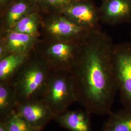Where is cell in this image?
<instances>
[{
	"label": "cell",
	"instance_id": "obj_1",
	"mask_svg": "<svg viewBox=\"0 0 131 131\" xmlns=\"http://www.w3.org/2000/svg\"><path fill=\"white\" fill-rule=\"evenodd\" d=\"M112 39L102 29L80 41L69 70L76 102L91 114L109 115L117 90L113 64Z\"/></svg>",
	"mask_w": 131,
	"mask_h": 131
},
{
	"label": "cell",
	"instance_id": "obj_2",
	"mask_svg": "<svg viewBox=\"0 0 131 131\" xmlns=\"http://www.w3.org/2000/svg\"><path fill=\"white\" fill-rule=\"evenodd\" d=\"M52 70L34 50L27 60L10 81L18 104L40 98Z\"/></svg>",
	"mask_w": 131,
	"mask_h": 131
},
{
	"label": "cell",
	"instance_id": "obj_3",
	"mask_svg": "<svg viewBox=\"0 0 131 131\" xmlns=\"http://www.w3.org/2000/svg\"><path fill=\"white\" fill-rule=\"evenodd\" d=\"M54 116L68 110L76 102L70 74L67 71H52L40 97Z\"/></svg>",
	"mask_w": 131,
	"mask_h": 131
},
{
	"label": "cell",
	"instance_id": "obj_4",
	"mask_svg": "<svg viewBox=\"0 0 131 131\" xmlns=\"http://www.w3.org/2000/svg\"><path fill=\"white\" fill-rule=\"evenodd\" d=\"M80 41H58L40 38L34 50L52 71H69Z\"/></svg>",
	"mask_w": 131,
	"mask_h": 131
},
{
	"label": "cell",
	"instance_id": "obj_5",
	"mask_svg": "<svg viewBox=\"0 0 131 131\" xmlns=\"http://www.w3.org/2000/svg\"><path fill=\"white\" fill-rule=\"evenodd\" d=\"M42 14V38L64 41H79L90 31L80 26L60 12Z\"/></svg>",
	"mask_w": 131,
	"mask_h": 131
},
{
	"label": "cell",
	"instance_id": "obj_6",
	"mask_svg": "<svg viewBox=\"0 0 131 131\" xmlns=\"http://www.w3.org/2000/svg\"><path fill=\"white\" fill-rule=\"evenodd\" d=\"M113 64L121 102L123 108L131 109V43L114 44Z\"/></svg>",
	"mask_w": 131,
	"mask_h": 131
},
{
	"label": "cell",
	"instance_id": "obj_7",
	"mask_svg": "<svg viewBox=\"0 0 131 131\" xmlns=\"http://www.w3.org/2000/svg\"><path fill=\"white\" fill-rule=\"evenodd\" d=\"M59 12L88 30L102 29L99 9L93 0H78Z\"/></svg>",
	"mask_w": 131,
	"mask_h": 131
},
{
	"label": "cell",
	"instance_id": "obj_8",
	"mask_svg": "<svg viewBox=\"0 0 131 131\" xmlns=\"http://www.w3.org/2000/svg\"><path fill=\"white\" fill-rule=\"evenodd\" d=\"M16 113L34 128L41 131L54 118L50 109L41 98L18 103Z\"/></svg>",
	"mask_w": 131,
	"mask_h": 131
},
{
	"label": "cell",
	"instance_id": "obj_9",
	"mask_svg": "<svg viewBox=\"0 0 131 131\" xmlns=\"http://www.w3.org/2000/svg\"><path fill=\"white\" fill-rule=\"evenodd\" d=\"M40 38L10 30L0 32V59L11 53H30Z\"/></svg>",
	"mask_w": 131,
	"mask_h": 131
},
{
	"label": "cell",
	"instance_id": "obj_10",
	"mask_svg": "<svg viewBox=\"0 0 131 131\" xmlns=\"http://www.w3.org/2000/svg\"><path fill=\"white\" fill-rule=\"evenodd\" d=\"M100 21L109 26L131 24V0H102Z\"/></svg>",
	"mask_w": 131,
	"mask_h": 131
},
{
	"label": "cell",
	"instance_id": "obj_11",
	"mask_svg": "<svg viewBox=\"0 0 131 131\" xmlns=\"http://www.w3.org/2000/svg\"><path fill=\"white\" fill-rule=\"evenodd\" d=\"M36 10L40 9L32 0L15 1L1 11L0 32L9 30L24 16Z\"/></svg>",
	"mask_w": 131,
	"mask_h": 131
},
{
	"label": "cell",
	"instance_id": "obj_12",
	"mask_svg": "<svg viewBox=\"0 0 131 131\" xmlns=\"http://www.w3.org/2000/svg\"><path fill=\"white\" fill-rule=\"evenodd\" d=\"M90 115L85 110H68L56 116L53 119L69 131H92Z\"/></svg>",
	"mask_w": 131,
	"mask_h": 131
},
{
	"label": "cell",
	"instance_id": "obj_13",
	"mask_svg": "<svg viewBox=\"0 0 131 131\" xmlns=\"http://www.w3.org/2000/svg\"><path fill=\"white\" fill-rule=\"evenodd\" d=\"M17 105L10 82H0V121H6L16 114Z\"/></svg>",
	"mask_w": 131,
	"mask_h": 131
},
{
	"label": "cell",
	"instance_id": "obj_14",
	"mask_svg": "<svg viewBox=\"0 0 131 131\" xmlns=\"http://www.w3.org/2000/svg\"><path fill=\"white\" fill-rule=\"evenodd\" d=\"M31 52L11 53L0 59V82H10L27 60Z\"/></svg>",
	"mask_w": 131,
	"mask_h": 131
},
{
	"label": "cell",
	"instance_id": "obj_15",
	"mask_svg": "<svg viewBox=\"0 0 131 131\" xmlns=\"http://www.w3.org/2000/svg\"><path fill=\"white\" fill-rule=\"evenodd\" d=\"M42 20V12L36 10L19 20L10 30L41 37Z\"/></svg>",
	"mask_w": 131,
	"mask_h": 131
},
{
	"label": "cell",
	"instance_id": "obj_16",
	"mask_svg": "<svg viewBox=\"0 0 131 131\" xmlns=\"http://www.w3.org/2000/svg\"><path fill=\"white\" fill-rule=\"evenodd\" d=\"M101 131H131V109L112 112Z\"/></svg>",
	"mask_w": 131,
	"mask_h": 131
},
{
	"label": "cell",
	"instance_id": "obj_17",
	"mask_svg": "<svg viewBox=\"0 0 131 131\" xmlns=\"http://www.w3.org/2000/svg\"><path fill=\"white\" fill-rule=\"evenodd\" d=\"M6 122L8 131H42L34 128L17 113Z\"/></svg>",
	"mask_w": 131,
	"mask_h": 131
},
{
	"label": "cell",
	"instance_id": "obj_18",
	"mask_svg": "<svg viewBox=\"0 0 131 131\" xmlns=\"http://www.w3.org/2000/svg\"><path fill=\"white\" fill-rule=\"evenodd\" d=\"M78 0H46L42 5V13L59 12L67 6Z\"/></svg>",
	"mask_w": 131,
	"mask_h": 131
},
{
	"label": "cell",
	"instance_id": "obj_19",
	"mask_svg": "<svg viewBox=\"0 0 131 131\" xmlns=\"http://www.w3.org/2000/svg\"><path fill=\"white\" fill-rule=\"evenodd\" d=\"M16 0H0V9L2 11L9 5L13 3Z\"/></svg>",
	"mask_w": 131,
	"mask_h": 131
},
{
	"label": "cell",
	"instance_id": "obj_20",
	"mask_svg": "<svg viewBox=\"0 0 131 131\" xmlns=\"http://www.w3.org/2000/svg\"><path fill=\"white\" fill-rule=\"evenodd\" d=\"M0 131H8L6 121H0Z\"/></svg>",
	"mask_w": 131,
	"mask_h": 131
},
{
	"label": "cell",
	"instance_id": "obj_21",
	"mask_svg": "<svg viewBox=\"0 0 131 131\" xmlns=\"http://www.w3.org/2000/svg\"><path fill=\"white\" fill-rule=\"evenodd\" d=\"M32 1L36 5H38L40 10L42 5L44 4V3L46 2V0H32Z\"/></svg>",
	"mask_w": 131,
	"mask_h": 131
},
{
	"label": "cell",
	"instance_id": "obj_22",
	"mask_svg": "<svg viewBox=\"0 0 131 131\" xmlns=\"http://www.w3.org/2000/svg\"><path fill=\"white\" fill-rule=\"evenodd\" d=\"M131 33V34H131V33Z\"/></svg>",
	"mask_w": 131,
	"mask_h": 131
}]
</instances>
